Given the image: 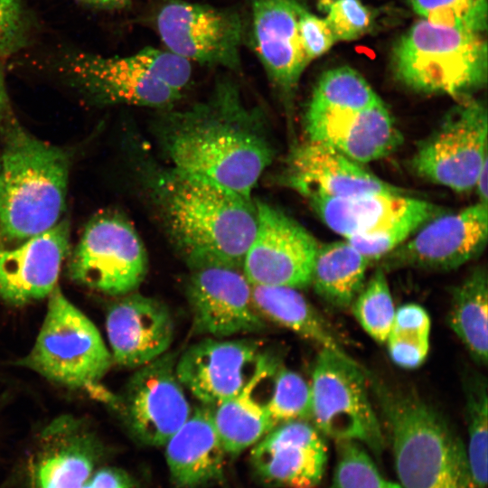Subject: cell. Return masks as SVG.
I'll list each match as a JSON object with an SVG mask.
<instances>
[{"label": "cell", "instance_id": "obj_5", "mask_svg": "<svg viewBox=\"0 0 488 488\" xmlns=\"http://www.w3.org/2000/svg\"><path fill=\"white\" fill-rule=\"evenodd\" d=\"M487 58L482 33L421 19L394 45L391 67L396 80L414 91L461 99L485 86Z\"/></svg>", "mask_w": 488, "mask_h": 488}, {"label": "cell", "instance_id": "obj_34", "mask_svg": "<svg viewBox=\"0 0 488 488\" xmlns=\"http://www.w3.org/2000/svg\"><path fill=\"white\" fill-rule=\"evenodd\" d=\"M266 410L273 427L294 420L311 419L310 383L296 371L277 370Z\"/></svg>", "mask_w": 488, "mask_h": 488}, {"label": "cell", "instance_id": "obj_28", "mask_svg": "<svg viewBox=\"0 0 488 488\" xmlns=\"http://www.w3.org/2000/svg\"><path fill=\"white\" fill-rule=\"evenodd\" d=\"M487 306V269L478 266L451 288L447 322L473 360L480 365H485L488 359Z\"/></svg>", "mask_w": 488, "mask_h": 488}, {"label": "cell", "instance_id": "obj_10", "mask_svg": "<svg viewBox=\"0 0 488 488\" xmlns=\"http://www.w3.org/2000/svg\"><path fill=\"white\" fill-rule=\"evenodd\" d=\"M70 278L111 296L134 292L147 271L145 247L133 226L121 217L92 219L69 263Z\"/></svg>", "mask_w": 488, "mask_h": 488}, {"label": "cell", "instance_id": "obj_30", "mask_svg": "<svg viewBox=\"0 0 488 488\" xmlns=\"http://www.w3.org/2000/svg\"><path fill=\"white\" fill-rule=\"evenodd\" d=\"M468 433L466 447L471 473L477 488L487 486L488 390L487 380L479 373L468 375L465 382Z\"/></svg>", "mask_w": 488, "mask_h": 488}, {"label": "cell", "instance_id": "obj_4", "mask_svg": "<svg viewBox=\"0 0 488 488\" xmlns=\"http://www.w3.org/2000/svg\"><path fill=\"white\" fill-rule=\"evenodd\" d=\"M0 164L2 240L20 243L57 224L65 207L67 155L14 125L7 129Z\"/></svg>", "mask_w": 488, "mask_h": 488}, {"label": "cell", "instance_id": "obj_16", "mask_svg": "<svg viewBox=\"0 0 488 488\" xmlns=\"http://www.w3.org/2000/svg\"><path fill=\"white\" fill-rule=\"evenodd\" d=\"M264 355L260 343L251 339L209 337L177 358L175 371L202 405L213 407L241 391Z\"/></svg>", "mask_w": 488, "mask_h": 488}, {"label": "cell", "instance_id": "obj_35", "mask_svg": "<svg viewBox=\"0 0 488 488\" xmlns=\"http://www.w3.org/2000/svg\"><path fill=\"white\" fill-rule=\"evenodd\" d=\"M329 488H402L384 478L360 443L338 441L337 460Z\"/></svg>", "mask_w": 488, "mask_h": 488}, {"label": "cell", "instance_id": "obj_11", "mask_svg": "<svg viewBox=\"0 0 488 488\" xmlns=\"http://www.w3.org/2000/svg\"><path fill=\"white\" fill-rule=\"evenodd\" d=\"M166 50L201 65L241 70L243 22L233 9L169 0L155 17Z\"/></svg>", "mask_w": 488, "mask_h": 488}, {"label": "cell", "instance_id": "obj_39", "mask_svg": "<svg viewBox=\"0 0 488 488\" xmlns=\"http://www.w3.org/2000/svg\"><path fill=\"white\" fill-rule=\"evenodd\" d=\"M300 42L307 61L318 58L336 42L328 23L302 6L297 20Z\"/></svg>", "mask_w": 488, "mask_h": 488}, {"label": "cell", "instance_id": "obj_36", "mask_svg": "<svg viewBox=\"0 0 488 488\" xmlns=\"http://www.w3.org/2000/svg\"><path fill=\"white\" fill-rule=\"evenodd\" d=\"M422 19L440 26L482 33L487 29V0H408Z\"/></svg>", "mask_w": 488, "mask_h": 488}, {"label": "cell", "instance_id": "obj_23", "mask_svg": "<svg viewBox=\"0 0 488 488\" xmlns=\"http://www.w3.org/2000/svg\"><path fill=\"white\" fill-rule=\"evenodd\" d=\"M226 455L214 427L211 407L204 405L195 408L165 443L171 479L178 488H201L221 481Z\"/></svg>", "mask_w": 488, "mask_h": 488}, {"label": "cell", "instance_id": "obj_38", "mask_svg": "<svg viewBox=\"0 0 488 488\" xmlns=\"http://www.w3.org/2000/svg\"><path fill=\"white\" fill-rule=\"evenodd\" d=\"M29 23L20 0H0V57L21 50L26 43Z\"/></svg>", "mask_w": 488, "mask_h": 488}, {"label": "cell", "instance_id": "obj_45", "mask_svg": "<svg viewBox=\"0 0 488 488\" xmlns=\"http://www.w3.org/2000/svg\"><path fill=\"white\" fill-rule=\"evenodd\" d=\"M8 104V96L5 84L4 74L0 68V111H3Z\"/></svg>", "mask_w": 488, "mask_h": 488}, {"label": "cell", "instance_id": "obj_24", "mask_svg": "<svg viewBox=\"0 0 488 488\" xmlns=\"http://www.w3.org/2000/svg\"><path fill=\"white\" fill-rule=\"evenodd\" d=\"M277 369V362L265 354L239 393L211 407L214 427L226 454L238 455L274 428L266 401L258 394L262 384Z\"/></svg>", "mask_w": 488, "mask_h": 488}, {"label": "cell", "instance_id": "obj_12", "mask_svg": "<svg viewBox=\"0 0 488 488\" xmlns=\"http://www.w3.org/2000/svg\"><path fill=\"white\" fill-rule=\"evenodd\" d=\"M255 205L256 232L242 264L248 280L251 285L296 289L310 286L316 239L275 206L264 202Z\"/></svg>", "mask_w": 488, "mask_h": 488}, {"label": "cell", "instance_id": "obj_42", "mask_svg": "<svg viewBox=\"0 0 488 488\" xmlns=\"http://www.w3.org/2000/svg\"><path fill=\"white\" fill-rule=\"evenodd\" d=\"M80 488H136L133 479L123 470L103 467L95 470Z\"/></svg>", "mask_w": 488, "mask_h": 488}, {"label": "cell", "instance_id": "obj_26", "mask_svg": "<svg viewBox=\"0 0 488 488\" xmlns=\"http://www.w3.org/2000/svg\"><path fill=\"white\" fill-rule=\"evenodd\" d=\"M252 300L264 318L282 325L322 349L348 356L323 317L298 289L281 286L252 285Z\"/></svg>", "mask_w": 488, "mask_h": 488}, {"label": "cell", "instance_id": "obj_19", "mask_svg": "<svg viewBox=\"0 0 488 488\" xmlns=\"http://www.w3.org/2000/svg\"><path fill=\"white\" fill-rule=\"evenodd\" d=\"M284 180L305 198L406 192L378 177L364 164L308 139L291 151Z\"/></svg>", "mask_w": 488, "mask_h": 488}, {"label": "cell", "instance_id": "obj_43", "mask_svg": "<svg viewBox=\"0 0 488 488\" xmlns=\"http://www.w3.org/2000/svg\"><path fill=\"white\" fill-rule=\"evenodd\" d=\"M474 190L478 197V202L488 204V162L483 164Z\"/></svg>", "mask_w": 488, "mask_h": 488}, {"label": "cell", "instance_id": "obj_31", "mask_svg": "<svg viewBox=\"0 0 488 488\" xmlns=\"http://www.w3.org/2000/svg\"><path fill=\"white\" fill-rule=\"evenodd\" d=\"M71 441L41 459L35 474L38 488H80L95 471L91 447L83 440Z\"/></svg>", "mask_w": 488, "mask_h": 488}, {"label": "cell", "instance_id": "obj_46", "mask_svg": "<svg viewBox=\"0 0 488 488\" xmlns=\"http://www.w3.org/2000/svg\"><path fill=\"white\" fill-rule=\"evenodd\" d=\"M0 172H1V164H0Z\"/></svg>", "mask_w": 488, "mask_h": 488}, {"label": "cell", "instance_id": "obj_33", "mask_svg": "<svg viewBox=\"0 0 488 488\" xmlns=\"http://www.w3.org/2000/svg\"><path fill=\"white\" fill-rule=\"evenodd\" d=\"M350 307L363 330L376 342L384 343L396 310L384 269L379 267L374 271Z\"/></svg>", "mask_w": 488, "mask_h": 488}, {"label": "cell", "instance_id": "obj_7", "mask_svg": "<svg viewBox=\"0 0 488 488\" xmlns=\"http://www.w3.org/2000/svg\"><path fill=\"white\" fill-rule=\"evenodd\" d=\"M18 363L75 389L99 382L113 359L95 324L57 285L48 296L46 314L35 343Z\"/></svg>", "mask_w": 488, "mask_h": 488}, {"label": "cell", "instance_id": "obj_27", "mask_svg": "<svg viewBox=\"0 0 488 488\" xmlns=\"http://www.w3.org/2000/svg\"><path fill=\"white\" fill-rule=\"evenodd\" d=\"M371 261L346 239L318 244L311 285L329 305L345 309L351 306L364 285Z\"/></svg>", "mask_w": 488, "mask_h": 488}, {"label": "cell", "instance_id": "obj_18", "mask_svg": "<svg viewBox=\"0 0 488 488\" xmlns=\"http://www.w3.org/2000/svg\"><path fill=\"white\" fill-rule=\"evenodd\" d=\"M307 139L361 164L382 159L401 145L402 136L383 101L361 110L307 108Z\"/></svg>", "mask_w": 488, "mask_h": 488}, {"label": "cell", "instance_id": "obj_17", "mask_svg": "<svg viewBox=\"0 0 488 488\" xmlns=\"http://www.w3.org/2000/svg\"><path fill=\"white\" fill-rule=\"evenodd\" d=\"M249 461L266 486L317 488L325 473L327 446L314 425L294 420L277 426L255 444Z\"/></svg>", "mask_w": 488, "mask_h": 488}, {"label": "cell", "instance_id": "obj_32", "mask_svg": "<svg viewBox=\"0 0 488 488\" xmlns=\"http://www.w3.org/2000/svg\"><path fill=\"white\" fill-rule=\"evenodd\" d=\"M446 212L430 202H421L409 211L373 231L346 239L371 262L380 260L413 235L425 223Z\"/></svg>", "mask_w": 488, "mask_h": 488}, {"label": "cell", "instance_id": "obj_22", "mask_svg": "<svg viewBox=\"0 0 488 488\" xmlns=\"http://www.w3.org/2000/svg\"><path fill=\"white\" fill-rule=\"evenodd\" d=\"M298 0H252L251 35L265 71L284 98H291L309 64L297 29Z\"/></svg>", "mask_w": 488, "mask_h": 488}, {"label": "cell", "instance_id": "obj_41", "mask_svg": "<svg viewBox=\"0 0 488 488\" xmlns=\"http://www.w3.org/2000/svg\"><path fill=\"white\" fill-rule=\"evenodd\" d=\"M430 328L429 315L421 305L405 304L395 310L388 335L429 338Z\"/></svg>", "mask_w": 488, "mask_h": 488}, {"label": "cell", "instance_id": "obj_37", "mask_svg": "<svg viewBox=\"0 0 488 488\" xmlns=\"http://www.w3.org/2000/svg\"><path fill=\"white\" fill-rule=\"evenodd\" d=\"M318 8L336 42L356 40L372 29L373 13L361 0H319Z\"/></svg>", "mask_w": 488, "mask_h": 488}, {"label": "cell", "instance_id": "obj_29", "mask_svg": "<svg viewBox=\"0 0 488 488\" xmlns=\"http://www.w3.org/2000/svg\"><path fill=\"white\" fill-rule=\"evenodd\" d=\"M380 102V98L357 70L348 66H341L331 69L321 76L308 108L361 110Z\"/></svg>", "mask_w": 488, "mask_h": 488}, {"label": "cell", "instance_id": "obj_40", "mask_svg": "<svg viewBox=\"0 0 488 488\" xmlns=\"http://www.w3.org/2000/svg\"><path fill=\"white\" fill-rule=\"evenodd\" d=\"M385 343L392 361L403 369L418 368L429 350V338L388 335Z\"/></svg>", "mask_w": 488, "mask_h": 488}, {"label": "cell", "instance_id": "obj_14", "mask_svg": "<svg viewBox=\"0 0 488 488\" xmlns=\"http://www.w3.org/2000/svg\"><path fill=\"white\" fill-rule=\"evenodd\" d=\"M191 270L185 291L194 333L224 338L265 329L242 268L213 264Z\"/></svg>", "mask_w": 488, "mask_h": 488}, {"label": "cell", "instance_id": "obj_3", "mask_svg": "<svg viewBox=\"0 0 488 488\" xmlns=\"http://www.w3.org/2000/svg\"><path fill=\"white\" fill-rule=\"evenodd\" d=\"M389 427L402 488H477L466 446L434 407L368 376Z\"/></svg>", "mask_w": 488, "mask_h": 488}, {"label": "cell", "instance_id": "obj_21", "mask_svg": "<svg viewBox=\"0 0 488 488\" xmlns=\"http://www.w3.org/2000/svg\"><path fill=\"white\" fill-rule=\"evenodd\" d=\"M106 328L113 361L128 368L144 366L168 352L174 335L168 307L134 292L109 307Z\"/></svg>", "mask_w": 488, "mask_h": 488}, {"label": "cell", "instance_id": "obj_15", "mask_svg": "<svg viewBox=\"0 0 488 488\" xmlns=\"http://www.w3.org/2000/svg\"><path fill=\"white\" fill-rule=\"evenodd\" d=\"M178 355L166 352L139 367L124 396L127 425L141 443L159 446L185 423L190 403L175 371Z\"/></svg>", "mask_w": 488, "mask_h": 488}, {"label": "cell", "instance_id": "obj_25", "mask_svg": "<svg viewBox=\"0 0 488 488\" xmlns=\"http://www.w3.org/2000/svg\"><path fill=\"white\" fill-rule=\"evenodd\" d=\"M306 199L322 221L343 239L382 228L421 202L407 192Z\"/></svg>", "mask_w": 488, "mask_h": 488}, {"label": "cell", "instance_id": "obj_20", "mask_svg": "<svg viewBox=\"0 0 488 488\" xmlns=\"http://www.w3.org/2000/svg\"><path fill=\"white\" fill-rule=\"evenodd\" d=\"M69 242L64 220L16 247L0 244V297L15 305L48 297L58 285Z\"/></svg>", "mask_w": 488, "mask_h": 488}, {"label": "cell", "instance_id": "obj_1", "mask_svg": "<svg viewBox=\"0 0 488 488\" xmlns=\"http://www.w3.org/2000/svg\"><path fill=\"white\" fill-rule=\"evenodd\" d=\"M155 136L170 167L246 198L275 155L264 117L244 102L229 77L216 81L206 100L164 114Z\"/></svg>", "mask_w": 488, "mask_h": 488}, {"label": "cell", "instance_id": "obj_13", "mask_svg": "<svg viewBox=\"0 0 488 488\" xmlns=\"http://www.w3.org/2000/svg\"><path fill=\"white\" fill-rule=\"evenodd\" d=\"M488 240V204L479 202L435 217L382 258L385 272L399 268L447 271L480 257Z\"/></svg>", "mask_w": 488, "mask_h": 488}, {"label": "cell", "instance_id": "obj_8", "mask_svg": "<svg viewBox=\"0 0 488 488\" xmlns=\"http://www.w3.org/2000/svg\"><path fill=\"white\" fill-rule=\"evenodd\" d=\"M368 386L365 370L350 355L321 349L310 383L311 419L320 433L360 443L380 456L384 437Z\"/></svg>", "mask_w": 488, "mask_h": 488}, {"label": "cell", "instance_id": "obj_6", "mask_svg": "<svg viewBox=\"0 0 488 488\" xmlns=\"http://www.w3.org/2000/svg\"><path fill=\"white\" fill-rule=\"evenodd\" d=\"M63 65L70 79L98 101L154 108L174 106L192 75L189 61L151 46L124 57L78 52Z\"/></svg>", "mask_w": 488, "mask_h": 488}, {"label": "cell", "instance_id": "obj_44", "mask_svg": "<svg viewBox=\"0 0 488 488\" xmlns=\"http://www.w3.org/2000/svg\"><path fill=\"white\" fill-rule=\"evenodd\" d=\"M82 4L102 9H118L127 6L133 0H77Z\"/></svg>", "mask_w": 488, "mask_h": 488}, {"label": "cell", "instance_id": "obj_9", "mask_svg": "<svg viewBox=\"0 0 488 488\" xmlns=\"http://www.w3.org/2000/svg\"><path fill=\"white\" fill-rule=\"evenodd\" d=\"M487 133L484 103L472 97L461 99L418 146L411 167L427 181L455 192H469L488 162Z\"/></svg>", "mask_w": 488, "mask_h": 488}, {"label": "cell", "instance_id": "obj_2", "mask_svg": "<svg viewBox=\"0 0 488 488\" xmlns=\"http://www.w3.org/2000/svg\"><path fill=\"white\" fill-rule=\"evenodd\" d=\"M148 174L156 212L189 267L218 264L242 268L257 227L251 198L170 166Z\"/></svg>", "mask_w": 488, "mask_h": 488}]
</instances>
